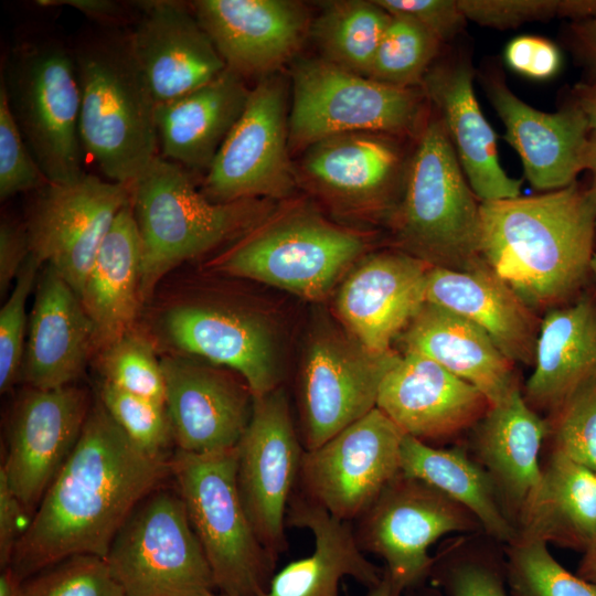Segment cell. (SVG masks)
I'll return each mask as SVG.
<instances>
[{
  "label": "cell",
  "instance_id": "51",
  "mask_svg": "<svg viewBox=\"0 0 596 596\" xmlns=\"http://www.w3.org/2000/svg\"><path fill=\"white\" fill-rule=\"evenodd\" d=\"M25 510L0 472V565H10L14 547L23 533L21 519Z\"/></svg>",
  "mask_w": 596,
  "mask_h": 596
},
{
  "label": "cell",
  "instance_id": "32",
  "mask_svg": "<svg viewBox=\"0 0 596 596\" xmlns=\"http://www.w3.org/2000/svg\"><path fill=\"white\" fill-rule=\"evenodd\" d=\"M249 89L226 68L210 83L177 99L156 105L162 157L185 169H209L242 115Z\"/></svg>",
  "mask_w": 596,
  "mask_h": 596
},
{
  "label": "cell",
  "instance_id": "54",
  "mask_svg": "<svg viewBox=\"0 0 596 596\" xmlns=\"http://www.w3.org/2000/svg\"><path fill=\"white\" fill-rule=\"evenodd\" d=\"M575 104L584 113L593 139H596V83L581 84L575 88Z\"/></svg>",
  "mask_w": 596,
  "mask_h": 596
},
{
  "label": "cell",
  "instance_id": "48",
  "mask_svg": "<svg viewBox=\"0 0 596 596\" xmlns=\"http://www.w3.org/2000/svg\"><path fill=\"white\" fill-rule=\"evenodd\" d=\"M391 15H406L439 41L454 38L464 26L466 18L457 0H374Z\"/></svg>",
  "mask_w": 596,
  "mask_h": 596
},
{
  "label": "cell",
  "instance_id": "28",
  "mask_svg": "<svg viewBox=\"0 0 596 596\" xmlns=\"http://www.w3.org/2000/svg\"><path fill=\"white\" fill-rule=\"evenodd\" d=\"M534 370L523 396L538 413L552 415L596 376V284L541 319Z\"/></svg>",
  "mask_w": 596,
  "mask_h": 596
},
{
  "label": "cell",
  "instance_id": "34",
  "mask_svg": "<svg viewBox=\"0 0 596 596\" xmlns=\"http://www.w3.org/2000/svg\"><path fill=\"white\" fill-rule=\"evenodd\" d=\"M140 272L141 238L130 201L104 238L79 296L94 326L95 349L131 331L141 301Z\"/></svg>",
  "mask_w": 596,
  "mask_h": 596
},
{
  "label": "cell",
  "instance_id": "1",
  "mask_svg": "<svg viewBox=\"0 0 596 596\" xmlns=\"http://www.w3.org/2000/svg\"><path fill=\"white\" fill-rule=\"evenodd\" d=\"M171 472L137 446L100 402L21 534L9 567L25 579L72 555L106 557L137 505Z\"/></svg>",
  "mask_w": 596,
  "mask_h": 596
},
{
  "label": "cell",
  "instance_id": "7",
  "mask_svg": "<svg viewBox=\"0 0 596 596\" xmlns=\"http://www.w3.org/2000/svg\"><path fill=\"white\" fill-rule=\"evenodd\" d=\"M364 249L363 240L306 207L269 216L226 254V273L323 298Z\"/></svg>",
  "mask_w": 596,
  "mask_h": 596
},
{
  "label": "cell",
  "instance_id": "50",
  "mask_svg": "<svg viewBox=\"0 0 596 596\" xmlns=\"http://www.w3.org/2000/svg\"><path fill=\"white\" fill-rule=\"evenodd\" d=\"M30 255L24 228L3 222L0 226V294L3 296L15 280Z\"/></svg>",
  "mask_w": 596,
  "mask_h": 596
},
{
  "label": "cell",
  "instance_id": "45",
  "mask_svg": "<svg viewBox=\"0 0 596 596\" xmlns=\"http://www.w3.org/2000/svg\"><path fill=\"white\" fill-rule=\"evenodd\" d=\"M429 577L447 596H509L505 560L488 554L436 556Z\"/></svg>",
  "mask_w": 596,
  "mask_h": 596
},
{
  "label": "cell",
  "instance_id": "57",
  "mask_svg": "<svg viewBox=\"0 0 596 596\" xmlns=\"http://www.w3.org/2000/svg\"><path fill=\"white\" fill-rule=\"evenodd\" d=\"M583 169L590 170L596 175V139L589 138L584 156H583Z\"/></svg>",
  "mask_w": 596,
  "mask_h": 596
},
{
  "label": "cell",
  "instance_id": "17",
  "mask_svg": "<svg viewBox=\"0 0 596 596\" xmlns=\"http://www.w3.org/2000/svg\"><path fill=\"white\" fill-rule=\"evenodd\" d=\"M91 407L86 391L74 384L53 390L29 387L19 397L0 472L25 512L39 505L71 455Z\"/></svg>",
  "mask_w": 596,
  "mask_h": 596
},
{
  "label": "cell",
  "instance_id": "61",
  "mask_svg": "<svg viewBox=\"0 0 596 596\" xmlns=\"http://www.w3.org/2000/svg\"><path fill=\"white\" fill-rule=\"evenodd\" d=\"M207 596H231V595L223 594V593H215V592H213V593H211V594L207 595Z\"/></svg>",
  "mask_w": 596,
  "mask_h": 596
},
{
  "label": "cell",
  "instance_id": "12",
  "mask_svg": "<svg viewBox=\"0 0 596 596\" xmlns=\"http://www.w3.org/2000/svg\"><path fill=\"white\" fill-rule=\"evenodd\" d=\"M295 185L285 84L273 74L249 89L242 115L207 169L202 192L213 202L232 203L284 199Z\"/></svg>",
  "mask_w": 596,
  "mask_h": 596
},
{
  "label": "cell",
  "instance_id": "33",
  "mask_svg": "<svg viewBox=\"0 0 596 596\" xmlns=\"http://www.w3.org/2000/svg\"><path fill=\"white\" fill-rule=\"evenodd\" d=\"M541 479L522 508L515 540L585 552L596 541V472L550 449Z\"/></svg>",
  "mask_w": 596,
  "mask_h": 596
},
{
  "label": "cell",
  "instance_id": "10",
  "mask_svg": "<svg viewBox=\"0 0 596 596\" xmlns=\"http://www.w3.org/2000/svg\"><path fill=\"white\" fill-rule=\"evenodd\" d=\"M2 83L21 134L49 182L82 178L75 60L57 44L29 46L12 60Z\"/></svg>",
  "mask_w": 596,
  "mask_h": 596
},
{
  "label": "cell",
  "instance_id": "42",
  "mask_svg": "<svg viewBox=\"0 0 596 596\" xmlns=\"http://www.w3.org/2000/svg\"><path fill=\"white\" fill-rule=\"evenodd\" d=\"M545 419L550 449L596 472V376Z\"/></svg>",
  "mask_w": 596,
  "mask_h": 596
},
{
  "label": "cell",
  "instance_id": "35",
  "mask_svg": "<svg viewBox=\"0 0 596 596\" xmlns=\"http://www.w3.org/2000/svg\"><path fill=\"white\" fill-rule=\"evenodd\" d=\"M401 169V153L382 134L348 132L306 149L305 177L323 193L353 205L385 199Z\"/></svg>",
  "mask_w": 596,
  "mask_h": 596
},
{
  "label": "cell",
  "instance_id": "41",
  "mask_svg": "<svg viewBox=\"0 0 596 596\" xmlns=\"http://www.w3.org/2000/svg\"><path fill=\"white\" fill-rule=\"evenodd\" d=\"M104 381L134 395L164 404L161 360L151 343L129 331L100 351Z\"/></svg>",
  "mask_w": 596,
  "mask_h": 596
},
{
  "label": "cell",
  "instance_id": "31",
  "mask_svg": "<svg viewBox=\"0 0 596 596\" xmlns=\"http://www.w3.org/2000/svg\"><path fill=\"white\" fill-rule=\"evenodd\" d=\"M422 84L440 111L459 163L480 202L520 196L521 181L510 178L499 164L497 137L476 99L470 68L464 64L437 66L426 73Z\"/></svg>",
  "mask_w": 596,
  "mask_h": 596
},
{
  "label": "cell",
  "instance_id": "5",
  "mask_svg": "<svg viewBox=\"0 0 596 596\" xmlns=\"http://www.w3.org/2000/svg\"><path fill=\"white\" fill-rule=\"evenodd\" d=\"M460 167L443 120H430L406 169L395 232L402 252L433 267L468 270L483 262L480 203Z\"/></svg>",
  "mask_w": 596,
  "mask_h": 596
},
{
  "label": "cell",
  "instance_id": "37",
  "mask_svg": "<svg viewBox=\"0 0 596 596\" xmlns=\"http://www.w3.org/2000/svg\"><path fill=\"white\" fill-rule=\"evenodd\" d=\"M320 6L309 31L322 58L368 76L392 15L374 0H333Z\"/></svg>",
  "mask_w": 596,
  "mask_h": 596
},
{
  "label": "cell",
  "instance_id": "26",
  "mask_svg": "<svg viewBox=\"0 0 596 596\" xmlns=\"http://www.w3.org/2000/svg\"><path fill=\"white\" fill-rule=\"evenodd\" d=\"M491 104L505 126L504 139L518 151L529 182L557 190L575 181L583 169L589 126L574 103L549 114L520 100L501 79L487 85Z\"/></svg>",
  "mask_w": 596,
  "mask_h": 596
},
{
  "label": "cell",
  "instance_id": "24",
  "mask_svg": "<svg viewBox=\"0 0 596 596\" xmlns=\"http://www.w3.org/2000/svg\"><path fill=\"white\" fill-rule=\"evenodd\" d=\"M20 376L29 387L53 390L83 373L95 330L81 298L50 265L36 283Z\"/></svg>",
  "mask_w": 596,
  "mask_h": 596
},
{
  "label": "cell",
  "instance_id": "47",
  "mask_svg": "<svg viewBox=\"0 0 596 596\" xmlns=\"http://www.w3.org/2000/svg\"><path fill=\"white\" fill-rule=\"evenodd\" d=\"M49 180L30 151L11 111L7 89L0 87V198L42 189Z\"/></svg>",
  "mask_w": 596,
  "mask_h": 596
},
{
  "label": "cell",
  "instance_id": "27",
  "mask_svg": "<svg viewBox=\"0 0 596 596\" xmlns=\"http://www.w3.org/2000/svg\"><path fill=\"white\" fill-rule=\"evenodd\" d=\"M286 525L310 531L313 551L275 573L260 596H340L344 577L368 589L382 579L384 570L364 555L351 522L331 515L301 492L290 499Z\"/></svg>",
  "mask_w": 596,
  "mask_h": 596
},
{
  "label": "cell",
  "instance_id": "4",
  "mask_svg": "<svg viewBox=\"0 0 596 596\" xmlns=\"http://www.w3.org/2000/svg\"><path fill=\"white\" fill-rule=\"evenodd\" d=\"M82 149L109 180L135 182L158 156L156 102L128 38L94 40L75 57Z\"/></svg>",
  "mask_w": 596,
  "mask_h": 596
},
{
  "label": "cell",
  "instance_id": "9",
  "mask_svg": "<svg viewBox=\"0 0 596 596\" xmlns=\"http://www.w3.org/2000/svg\"><path fill=\"white\" fill-rule=\"evenodd\" d=\"M105 560L126 596H207L215 589L179 492L158 488L146 497Z\"/></svg>",
  "mask_w": 596,
  "mask_h": 596
},
{
  "label": "cell",
  "instance_id": "38",
  "mask_svg": "<svg viewBox=\"0 0 596 596\" xmlns=\"http://www.w3.org/2000/svg\"><path fill=\"white\" fill-rule=\"evenodd\" d=\"M439 40L406 15H392L368 77L401 87L423 82L437 53Z\"/></svg>",
  "mask_w": 596,
  "mask_h": 596
},
{
  "label": "cell",
  "instance_id": "15",
  "mask_svg": "<svg viewBox=\"0 0 596 596\" xmlns=\"http://www.w3.org/2000/svg\"><path fill=\"white\" fill-rule=\"evenodd\" d=\"M132 183L85 173L40 189L24 227L30 254L52 266L78 297L117 214L131 201Z\"/></svg>",
  "mask_w": 596,
  "mask_h": 596
},
{
  "label": "cell",
  "instance_id": "53",
  "mask_svg": "<svg viewBox=\"0 0 596 596\" xmlns=\"http://www.w3.org/2000/svg\"><path fill=\"white\" fill-rule=\"evenodd\" d=\"M38 4L41 7H72L87 17L100 21L113 20L120 14L119 4L109 0H40Z\"/></svg>",
  "mask_w": 596,
  "mask_h": 596
},
{
  "label": "cell",
  "instance_id": "59",
  "mask_svg": "<svg viewBox=\"0 0 596 596\" xmlns=\"http://www.w3.org/2000/svg\"><path fill=\"white\" fill-rule=\"evenodd\" d=\"M590 268H592V276H593L594 283L596 284V254L593 257Z\"/></svg>",
  "mask_w": 596,
  "mask_h": 596
},
{
  "label": "cell",
  "instance_id": "19",
  "mask_svg": "<svg viewBox=\"0 0 596 596\" xmlns=\"http://www.w3.org/2000/svg\"><path fill=\"white\" fill-rule=\"evenodd\" d=\"M190 6L226 67L242 77L275 74L310 30L299 1L196 0Z\"/></svg>",
  "mask_w": 596,
  "mask_h": 596
},
{
  "label": "cell",
  "instance_id": "23",
  "mask_svg": "<svg viewBox=\"0 0 596 596\" xmlns=\"http://www.w3.org/2000/svg\"><path fill=\"white\" fill-rule=\"evenodd\" d=\"M162 327L179 351L235 371L253 397L279 387L274 341L262 320L226 308L181 305L166 312Z\"/></svg>",
  "mask_w": 596,
  "mask_h": 596
},
{
  "label": "cell",
  "instance_id": "3",
  "mask_svg": "<svg viewBox=\"0 0 596 596\" xmlns=\"http://www.w3.org/2000/svg\"><path fill=\"white\" fill-rule=\"evenodd\" d=\"M131 202L141 238V301L172 268L246 235L268 213L258 200L211 201L195 188L185 168L162 156L132 183Z\"/></svg>",
  "mask_w": 596,
  "mask_h": 596
},
{
  "label": "cell",
  "instance_id": "44",
  "mask_svg": "<svg viewBox=\"0 0 596 596\" xmlns=\"http://www.w3.org/2000/svg\"><path fill=\"white\" fill-rule=\"evenodd\" d=\"M466 20L509 28L555 17L596 20V0H457Z\"/></svg>",
  "mask_w": 596,
  "mask_h": 596
},
{
  "label": "cell",
  "instance_id": "2",
  "mask_svg": "<svg viewBox=\"0 0 596 596\" xmlns=\"http://www.w3.org/2000/svg\"><path fill=\"white\" fill-rule=\"evenodd\" d=\"M595 235L592 187L575 181L480 202L481 258L538 313L572 302L594 283Z\"/></svg>",
  "mask_w": 596,
  "mask_h": 596
},
{
  "label": "cell",
  "instance_id": "16",
  "mask_svg": "<svg viewBox=\"0 0 596 596\" xmlns=\"http://www.w3.org/2000/svg\"><path fill=\"white\" fill-rule=\"evenodd\" d=\"M400 354L374 352L350 333L322 331L301 375L302 445L313 449L376 407L381 383Z\"/></svg>",
  "mask_w": 596,
  "mask_h": 596
},
{
  "label": "cell",
  "instance_id": "20",
  "mask_svg": "<svg viewBox=\"0 0 596 596\" xmlns=\"http://www.w3.org/2000/svg\"><path fill=\"white\" fill-rule=\"evenodd\" d=\"M490 406L475 386L416 352L398 356L376 401L404 435L426 444L472 429Z\"/></svg>",
  "mask_w": 596,
  "mask_h": 596
},
{
  "label": "cell",
  "instance_id": "36",
  "mask_svg": "<svg viewBox=\"0 0 596 596\" xmlns=\"http://www.w3.org/2000/svg\"><path fill=\"white\" fill-rule=\"evenodd\" d=\"M401 472L427 483L462 505L490 538L505 544L515 540V526L490 476L466 448H436L404 435Z\"/></svg>",
  "mask_w": 596,
  "mask_h": 596
},
{
  "label": "cell",
  "instance_id": "58",
  "mask_svg": "<svg viewBox=\"0 0 596 596\" xmlns=\"http://www.w3.org/2000/svg\"><path fill=\"white\" fill-rule=\"evenodd\" d=\"M366 596H398V595L395 593L389 576L384 572L380 583L375 585L374 587L369 588V593L366 594Z\"/></svg>",
  "mask_w": 596,
  "mask_h": 596
},
{
  "label": "cell",
  "instance_id": "52",
  "mask_svg": "<svg viewBox=\"0 0 596 596\" xmlns=\"http://www.w3.org/2000/svg\"><path fill=\"white\" fill-rule=\"evenodd\" d=\"M573 45L589 68L596 83V20L574 21L571 26Z\"/></svg>",
  "mask_w": 596,
  "mask_h": 596
},
{
  "label": "cell",
  "instance_id": "55",
  "mask_svg": "<svg viewBox=\"0 0 596 596\" xmlns=\"http://www.w3.org/2000/svg\"><path fill=\"white\" fill-rule=\"evenodd\" d=\"M577 575L596 584V541L583 553Z\"/></svg>",
  "mask_w": 596,
  "mask_h": 596
},
{
  "label": "cell",
  "instance_id": "49",
  "mask_svg": "<svg viewBox=\"0 0 596 596\" xmlns=\"http://www.w3.org/2000/svg\"><path fill=\"white\" fill-rule=\"evenodd\" d=\"M507 64L515 72L535 79L553 76L560 68L561 55L550 41L535 36H519L505 47Z\"/></svg>",
  "mask_w": 596,
  "mask_h": 596
},
{
  "label": "cell",
  "instance_id": "56",
  "mask_svg": "<svg viewBox=\"0 0 596 596\" xmlns=\"http://www.w3.org/2000/svg\"><path fill=\"white\" fill-rule=\"evenodd\" d=\"M22 579L11 567L2 570L0 575V596H21Z\"/></svg>",
  "mask_w": 596,
  "mask_h": 596
},
{
  "label": "cell",
  "instance_id": "18",
  "mask_svg": "<svg viewBox=\"0 0 596 596\" xmlns=\"http://www.w3.org/2000/svg\"><path fill=\"white\" fill-rule=\"evenodd\" d=\"M166 409L178 449L209 454L235 448L252 415L253 395L226 372L181 355L161 360Z\"/></svg>",
  "mask_w": 596,
  "mask_h": 596
},
{
  "label": "cell",
  "instance_id": "60",
  "mask_svg": "<svg viewBox=\"0 0 596 596\" xmlns=\"http://www.w3.org/2000/svg\"><path fill=\"white\" fill-rule=\"evenodd\" d=\"M592 190H593V193H594V198H595V204H596V175H594V180H593V183H592Z\"/></svg>",
  "mask_w": 596,
  "mask_h": 596
},
{
  "label": "cell",
  "instance_id": "29",
  "mask_svg": "<svg viewBox=\"0 0 596 596\" xmlns=\"http://www.w3.org/2000/svg\"><path fill=\"white\" fill-rule=\"evenodd\" d=\"M471 430V456L490 476L515 526L541 479L540 451L549 436V424L519 390L491 405Z\"/></svg>",
  "mask_w": 596,
  "mask_h": 596
},
{
  "label": "cell",
  "instance_id": "21",
  "mask_svg": "<svg viewBox=\"0 0 596 596\" xmlns=\"http://www.w3.org/2000/svg\"><path fill=\"white\" fill-rule=\"evenodd\" d=\"M141 9L128 43L156 105L200 88L227 68L192 8L156 0Z\"/></svg>",
  "mask_w": 596,
  "mask_h": 596
},
{
  "label": "cell",
  "instance_id": "40",
  "mask_svg": "<svg viewBox=\"0 0 596 596\" xmlns=\"http://www.w3.org/2000/svg\"><path fill=\"white\" fill-rule=\"evenodd\" d=\"M21 596L126 595L104 557L76 554L23 579Z\"/></svg>",
  "mask_w": 596,
  "mask_h": 596
},
{
  "label": "cell",
  "instance_id": "6",
  "mask_svg": "<svg viewBox=\"0 0 596 596\" xmlns=\"http://www.w3.org/2000/svg\"><path fill=\"white\" fill-rule=\"evenodd\" d=\"M237 458V447L209 454L177 449L170 468L215 588L231 596H260L277 561L260 543L245 511Z\"/></svg>",
  "mask_w": 596,
  "mask_h": 596
},
{
  "label": "cell",
  "instance_id": "13",
  "mask_svg": "<svg viewBox=\"0 0 596 596\" xmlns=\"http://www.w3.org/2000/svg\"><path fill=\"white\" fill-rule=\"evenodd\" d=\"M403 432L377 407L305 450L301 493L347 522L358 520L401 473Z\"/></svg>",
  "mask_w": 596,
  "mask_h": 596
},
{
  "label": "cell",
  "instance_id": "46",
  "mask_svg": "<svg viewBox=\"0 0 596 596\" xmlns=\"http://www.w3.org/2000/svg\"><path fill=\"white\" fill-rule=\"evenodd\" d=\"M42 264L29 255L20 270L13 289L0 310V391L8 392L21 374L26 332V301L36 286Z\"/></svg>",
  "mask_w": 596,
  "mask_h": 596
},
{
  "label": "cell",
  "instance_id": "11",
  "mask_svg": "<svg viewBox=\"0 0 596 596\" xmlns=\"http://www.w3.org/2000/svg\"><path fill=\"white\" fill-rule=\"evenodd\" d=\"M356 521L359 546L384 561V572L398 596L429 577L435 557L428 549L437 540L482 529L462 505L402 472Z\"/></svg>",
  "mask_w": 596,
  "mask_h": 596
},
{
  "label": "cell",
  "instance_id": "25",
  "mask_svg": "<svg viewBox=\"0 0 596 596\" xmlns=\"http://www.w3.org/2000/svg\"><path fill=\"white\" fill-rule=\"evenodd\" d=\"M425 302L479 327L513 363L534 364L542 318L485 260L468 270L430 267Z\"/></svg>",
  "mask_w": 596,
  "mask_h": 596
},
{
  "label": "cell",
  "instance_id": "43",
  "mask_svg": "<svg viewBox=\"0 0 596 596\" xmlns=\"http://www.w3.org/2000/svg\"><path fill=\"white\" fill-rule=\"evenodd\" d=\"M99 402L125 434L152 456H166L173 440L166 405L123 391L105 381Z\"/></svg>",
  "mask_w": 596,
  "mask_h": 596
},
{
  "label": "cell",
  "instance_id": "8",
  "mask_svg": "<svg viewBox=\"0 0 596 596\" xmlns=\"http://www.w3.org/2000/svg\"><path fill=\"white\" fill-rule=\"evenodd\" d=\"M291 77V149L348 132L402 135L418 125L423 105L413 87L385 84L322 57L298 62Z\"/></svg>",
  "mask_w": 596,
  "mask_h": 596
},
{
  "label": "cell",
  "instance_id": "22",
  "mask_svg": "<svg viewBox=\"0 0 596 596\" xmlns=\"http://www.w3.org/2000/svg\"><path fill=\"white\" fill-rule=\"evenodd\" d=\"M430 267L402 251L364 258L337 295V311L348 333L371 351L392 350V342L425 304Z\"/></svg>",
  "mask_w": 596,
  "mask_h": 596
},
{
  "label": "cell",
  "instance_id": "39",
  "mask_svg": "<svg viewBox=\"0 0 596 596\" xmlns=\"http://www.w3.org/2000/svg\"><path fill=\"white\" fill-rule=\"evenodd\" d=\"M505 572L510 596H596V584L562 566L542 541L507 544Z\"/></svg>",
  "mask_w": 596,
  "mask_h": 596
},
{
  "label": "cell",
  "instance_id": "30",
  "mask_svg": "<svg viewBox=\"0 0 596 596\" xmlns=\"http://www.w3.org/2000/svg\"><path fill=\"white\" fill-rule=\"evenodd\" d=\"M404 352L425 355L479 390L490 405L521 390L510 361L469 320L425 302L400 336Z\"/></svg>",
  "mask_w": 596,
  "mask_h": 596
},
{
  "label": "cell",
  "instance_id": "14",
  "mask_svg": "<svg viewBox=\"0 0 596 596\" xmlns=\"http://www.w3.org/2000/svg\"><path fill=\"white\" fill-rule=\"evenodd\" d=\"M236 447L242 502L260 543L277 561L287 550L286 515L305 454L283 389L253 397L252 415Z\"/></svg>",
  "mask_w": 596,
  "mask_h": 596
}]
</instances>
